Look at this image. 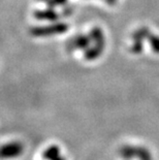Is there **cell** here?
<instances>
[{
  "label": "cell",
  "mask_w": 159,
  "mask_h": 160,
  "mask_svg": "<svg viewBox=\"0 0 159 160\" xmlns=\"http://www.w3.org/2000/svg\"><path fill=\"white\" fill-rule=\"evenodd\" d=\"M103 50H104V47H100L97 45L90 46L87 50H85V52H84V57H85V59L88 61L96 60L97 58H99L101 54L103 53Z\"/></svg>",
  "instance_id": "cell-6"
},
{
  "label": "cell",
  "mask_w": 159,
  "mask_h": 160,
  "mask_svg": "<svg viewBox=\"0 0 159 160\" xmlns=\"http://www.w3.org/2000/svg\"><path fill=\"white\" fill-rule=\"evenodd\" d=\"M24 152V145L20 142H11L0 146V159H15Z\"/></svg>",
  "instance_id": "cell-2"
},
{
  "label": "cell",
  "mask_w": 159,
  "mask_h": 160,
  "mask_svg": "<svg viewBox=\"0 0 159 160\" xmlns=\"http://www.w3.org/2000/svg\"><path fill=\"white\" fill-rule=\"evenodd\" d=\"M34 18L42 21H56L59 18V15L54 12L52 8L48 9H40L34 12Z\"/></svg>",
  "instance_id": "cell-5"
},
{
  "label": "cell",
  "mask_w": 159,
  "mask_h": 160,
  "mask_svg": "<svg viewBox=\"0 0 159 160\" xmlns=\"http://www.w3.org/2000/svg\"><path fill=\"white\" fill-rule=\"evenodd\" d=\"M91 38L89 35L85 34H79L72 37L67 43V50L69 52H72L74 50H87L91 46Z\"/></svg>",
  "instance_id": "cell-3"
},
{
  "label": "cell",
  "mask_w": 159,
  "mask_h": 160,
  "mask_svg": "<svg viewBox=\"0 0 159 160\" xmlns=\"http://www.w3.org/2000/svg\"><path fill=\"white\" fill-rule=\"evenodd\" d=\"M89 36L91 38V42H93V45L106 47V37H104L103 31L99 27H94V28L91 29Z\"/></svg>",
  "instance_id": "cell-4"
},
{
  "label": "cell",
  "mask_w": 159,
  "mask_h": 160,
  "mask_svg": "<svg viewBox=\"0 0 159 160\" xmlns=\"http://www.w3.org/2000/svg\"><path fill=\"white\" fill-rule=\"evenodd\" d=\"M116 1H117V0H106V2L109 3V4H114Z\"/></svg>",
  "instance_id": "cell-10"
},
{
  "label": "cell",
  "mask_w": 159,
  "mask_h": 160,
  "mask_svg": "<svg viewBox=\"0 0 159 160\" xmlns=\"http://www.w3.org/2000/svg\"><path fill=\"white\" fill-rule=\"evenodd\" d=\"M67 29H68V26L65 23H55V24H50V25L47 26L33 27L30 30V33L33 36L42 37V36L62 34V33H65L67 31Z\"/></svg>",
  "instance_id": "cell-1"
},
{
  "label": "cell",
  "mask_w": 159,
  "mask_h": 160,
  "mask_svg": "<svg viewBox=\"0 0 159 160\" xmlns=\"http://www.w3.org/2000/svg\"><path fill=\"white\" fill-rule=\"evenodd\" d=\"M148 42L150 43V47L154 53L159 54V36L155 34H150L148 37Z\"/></svg>",
  "instance_id": "cell-9"
},
{
  "label": "cell",
  "mask_w": 159,
  "mask_h": 160,
  "mask_svg": "<svg viewBox=\"0 0 159 160\" xmlns=\"http://www.w3.org/2000/svg\"><path fill=\"white\" fill-rule=\"evenodd\" d=\"M60 157V150L57 146H50L43 153V158L47 160H55Z\"/></svg>",
  "instance_id": "cell-8"
},
{
  "label": "cell",
  "mask_w": 159,
  "mask_h": 160,
  "mask_svg": "<svg viewBox=\"0 0 159 160\" xmlns=\"http://www.w3.org/2000/svg\"><path fill=\"white\" fill-rule=\"evenodd\" d=\"M55 160H64V158H62V157H58V158L55 159Z\"/></svg>",
  "instance_id": "cell-11"
},
{
  "label": "cell",
  "mask_w": 159,
  "mask_h": 160,
  "mask_svg": "<svg viewBox=\"0 0 159 160\" xmlns=\"http://www.w3.org/2000/svg\"><path fill=\"white\" fill-rule=\"evenodd\" d=\"M151 32L147 27H141V28L137 29L132 34V42H143L145 39H148L150 36Z\"/></svg>",
  "instance_id": "cell-7"
}]
</instances>
